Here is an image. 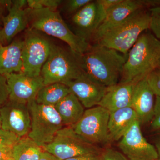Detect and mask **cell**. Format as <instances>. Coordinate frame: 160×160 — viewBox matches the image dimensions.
Wrapping results in <instances>:
<instances>
[{
	"instance_id": "cell-1",
	"label": "cell",
	"mask_w": 160,
	"mask_h": 160,
	"mask_svg": "<svg viewBox=\"0 0 160 160\" xmlns=\"http://www.w3.org/2000/svg\"><path fill=\"white\" fill-rule=\"evenodd\" d=\"M126 58L119 52L96 43L80 55L85 73L106 87L119 82Z\"/></svg>"
},
{
	"instance_id": "cell-2",
	"label": "cell",
	"mask_w": 160,
	"mask_h": 160,
	"mask_svg": "<svg viewBox=\"0 0 160 160\" xmlns=\"http://www.w3.org/2000/svg\"><path fill=\"white\" fill-rule=\"evenodd\" d=\"M160 59V40L150 32L142 33L128 52L119 83L135 84L147 78Z\"/></svg>"
},
{
	"instance_id": "cell-3",
	"label": "cell",
	"mask_w": 160,
	"mask_h": 160,
	"mask_svg": "<svg viewBox=\"0 0 160 160\" xmlns=\"http://www.w3.org/2000/svg\"><path fill=\"white\" fill-rule=\"evenodd\" d=\"M149 10L139 9L96 39V44L114 49L127 57L140 35L149 29Z\"/></svg>"
},
{
	"instance_id": "cell-4",
	"label": "cell",
	"mask_w": 160,
	"mask_h": 160,
	"mask_svg": "<svg viewBox=\"0 0 160 160\" xmlns=\"http://www.w3.org/2000/svg\"><path fill=\"white\" fill-rule=\"evenodd\" d=\"M30 28L59 39L69 45L78 54L86 52L89 43L78 36L69 29L58 12L48 9H32L30 16Z\"/></svg>"
},
{
	"instance_id": "cell-5",
	"label": "cell",
	"mask_w": 160,
	"mask_h": 160,
	"mask_svg": "<svg viewBox=\"0 0 160 160\" xmlns=\"http://www.w3.org/2000/svg\"><path fill=\"white\" fill-rule=\"evenodd\" d=\"M80 55L52 44L48 59L42 68L41 76L44 86L60 83L66 85L85 73Z\"/></svg>"
},
{
	"instance_id": "cell-6",
	"label": "cell",
	"mask_w": 160,
	"mask_h": 160,
	"mask_svg": "<svg viewBox=\"0 0 160 160\" xmlns=\"http://www.w3.org/2000/svg\"><path fill=\"white\" fill-rule=\"evenodd\" d=\"M27 106L31 117L28 136L42 148L51 142L64 125L55 106L38 104L35 100Z\"/></svg>"
},
{
	"instance_id": "cell-7",
	"label": "cell",
	"mask_w": 160,
	"mask_h": 160,
	"mask_svg": "<svg viewBox=\"0 0 160 160\" xmlns=\"http://www.w3.org/2000/svg\"><path fill=\"white\" fill-rule=\"evenodd\" d=\"M42 149L60 160L84 154H101L103 150L81 137L71 126L63 127L51 142L44 146Z\"/></svg>"
},
{
	"instance_id": "cell-8",
	"label": "cell",
	"mask_w": 160,
	"mask_h": 160,
	"mask_svg": "<svg viewBox=\"0 0 160 160\" xmlns=\"http://www.w3.org/2000/svg\"><path fill=\"white\" fill-rule=\"evenodd\" d=\"M23 41L22 72L33 77L40 76L50 54L52 43L40 32L30 28L26 30Z\"/></svg>"
},
{
	"instance_id": "cell-9",
	"label": "cell",
	"mask_w": 160,
	"mask_h": 160,
	"mask_svg": "<svg viewBox=\"0 0 160 160\" xmlns=\"http://www.w3.org/2000/svg\"><path fill=\"white\" fill-rule=\"evenodd\" d=\"M110 112L99 106L85 110L81 119L72 126L75 131L89 142L98 146L110 142L108 122Z\"/></svg>"
},
{
	"instance_id": "cell-10",
	"label": "cell",
	"mask_w": 160,
	"mask_h": 160,
	"mask_svg": "<svg viewBox=\"0 0 160 160\" xmlns=\"http://www.w3.org/2000/svg\"><path fill=\"white\" fill-rule=\"evenodd\" d=\"M136 121L120 140L118 146L128 160H158L155 147L148 142Z\"/></svg>"
},
{
	"instance_id": "cell-11",
	"label": "cell",
	"mask_w": 160,
	"mask_h": 160,
	"mask_svg": "<svg viewBox=\"0 0 160 160\" xmlns=\"http://www.w3.org/2000/svg\"><path fill=\"white\" fill-rule=\"evenodd\" d=\"M27 5V1H9L6 6L9 12L3 17V27L0 29V42L3 46L10 43L13 38L26 29L29 24L32 10Z\"/></svg>"
},
{
	"instance_id": "cell-12",
	"label": "cell",
	"mask_w": 160,
	"mask_h": 160,
	"mask_svg": "<svg viewBox=\"0 0 160 160\" xmlns=\"http://www.w3.org/2000/svg\"><path fill=\"white\" fill-rule=\"evenodd\" d=\"M2 129L20 138L28 135L31 128V117L27 104L8 100L0 108Z\"/></svg>"
},
{
	"instance_id": "cell-13",
	"label": "cell",
	"mask_w": 160,
	"mask_h": 160,
	"mask_svg": "<svg viewBox=\"0 0 160 160\" xmlns=\"http://www.w3.org/2000/svg\"><path fill=\"white\" fill-rule=\"evenodd\" d=\"M106 15V11L97 0L92 1L72 16V22L75 34L89 43Z\"/></svg>"
},
{
	"instance_id": "cell-14",
	"label": "cell",
	"mask_w": 160,
	"mask_h": 160,
	"mask_svg": "<svg viewBox=\"0 0 160 160\" xmlns=\"http://www.w3.org/2000/svg\"><path fill=\"white\" fill-rule=\"evenodd\" d=\"M159 6L160 1L158 0H122L117 6L106 12V17L93 36L94 40L122 22L136 11Z\"/></svg>"
},
{
	"instance_id": "cell-15",
	"label": "cell",
	"mask_w": 160,
	"mask_h": 160,
	"mask_svg": "<svg viewBox=\"0 0 160 160\" xmlns=\"http://www.w3.org/2000/svg\"><path fill=\"white\" fill-rule=\"evenodd\" d=\"M9 90V100L27 104L35 100L40 89L44 86L41 76L33 77L17 72L5 76Z\"/></svg>"
},
{
	"instance_id": "cell-16",
	"label": "cell",
	"mask_w": 160,
	"mask_h": 160,
	"mask_svg": "<svg viewBox=\"0 0 160 160\" xmlns=\"http://www.w3.org/2000/svg\"><path fill=\"white\" fill-rule=\"evenodd\" d=\"M70 92L87 109L98 106L107 88L84 73L76 79L66 84Z\"/></svg>"
},
{
	"instance_id": "cell-17",
	"label": "cell",
	"mask_w": 160,
	"mask_h": 160,
	"mask_svg": "<svg viewBox=\"0 0 160 160\" xmlns=\"http://www.w3.org/2000/svg\"><path fill=\"white\" fill-rule=\"evenodd\" d=\"M154 96L146 78L135 84L131 107L136 112L141 125L150 123L152 120L155 101Z\"/></svg>"
},
{
	"instance_id": "cell-18",
	"label": "cell",
	"mask_w": 160,
	"mask_h": 160,
	"mask_svg": "<svg viewBox=\"0 0 160 160\" xmlns=\"http://www.w3.org/2000/svg\"><path fill=\"white\" fill-rule=\"evenodd\" d=\"M135 84L118 83L114 86L107 87L106 93L98 106L107 109L110 113L118 109L131 107Z\"/></svg>"
},
{
	"instance_id": "cell-19",
	"label": "cell",
	"mask_w": 160,
	"mask_h": 160,
	"mask_svg": "<svg viewBox=\"0 0 160 160\" xmlns=\"http://www.w3.org/2000/svg\"><path fill=\"white\" fill-rule=\"evenodd\" d=\"M137 121V114L131 107L118 109L110 113L108 122L110 142L120 140Z\"/></svg>"
},
{
	"instance_id": "cell-20",
	"label": "cell",
	"mask_w": 160,
	"mask_h": 160,
	"mask_svg": "<svg viewBox=\"0 0 160 160\" xmlns=\"http://www.w3.org/2000/svg\"><path fill=\"white\" fill-rule=\"evenodd\" d=\"M23 41L16 40L0 47V74L4 76L22 72Z\"/></svg>"
},
{
	"instance_id": "cell-21",
	"label": "cell",
	"mask_w": 160,
	"mask_h": 160,
	"mask_svg": "<svg viewBox=\"0 0 160 160\" xmlns=\"http://www.w3.org/2000/svg\"><path fill=\"white\" fill-rule=\"evenodd\" d=\"M64 126H73L82 118L85 107L73 93L70 92L55 106Z\"/></svg>"
},
{
	"instance_id": "cell-22",
	"label": "cell",
	"mask_w": 160,
	"mask_h": 160,
	"mask_svg": "<svg viewBox=\"0 0 160 160\" xmlns=\"http://www.w3.org/2000/svg\"><path fill=\"white\" fill-rule=\"evenodd\" d=\"M70 93L66 85L53 83L43 86L38 92L35 101L38 104L55 106Z\"/></svg>"
},
{
	"instance_id": "cell-23",
	"label": "cell",
	"mask_w": 160,
	"mask_h": 160,
	"mask_svg": "<svg viewBox=\"0 0 160 160\" xmlns=\"http://www.w3.org/2000/svg\"><path fill=\"white\" fill-rule=\"evenodd\" d=\"M44 151L33 140L28 136L21 138L12 148L13 160H39Z\"/></svg>"
},
{
	"instance_id": "cell-24",
	"label": "cell",
	"mask_w": 160,
	"mask_h": 160,
	"mask_svg": "<svg viewBox=\"0 0 160 160\" xmlns=\"http://www.w3.org/2000/svg\"><path fill=\"white\" fill-rule=\"evenodd\" d=\"M150 22L149 28L153 35L160 41V6L149 9Z\"/></svg>"
},
{
	"instance_id": "cell-25",
	"label": "cell",
	"mask_w": 160,
	"mask_h": 160,
	"mask_svg": "<svg viewBox=\"0 0 160 160\" xmlns=\"http://www.w3.org/2000/svg\"><path fill=\"white\" fill-rule=\"evenodd\" d=\"M62 2L61 0H27V5L32 9H48L55 11Z\"/></svg>"
},
{
	"instance_id": "cell-26",
	"label": "cell",
	"mask_w": 160,
	"mask_h": 160,
	"mask_svg": "<svg viewBox=\"0 0 160 160\" xmlns=\"http://www.w3.org/2000/svg\"><path fill=\"white\" fill-rule=\"evenodd\" d=\"M21 138L8 130L0 129V148L13 147Z\"/></svg>"
},
{
	"instance_id": "cell-27",
	"label": "cell",
	"mask_w": 160,
	"mask_h": 160,
	"mask_svg": "<svg viewBox=\"0 0 160 160\" xmlns=\"http://www.w3.org/2000/svg\"><path fill=\"white\" fill-rule=\"evenodd\" d=\"M146 78L155 95L160 97V68L158 67L154 69Z\"/></svg>"
},
{
	"instance_id": "cell-28",
	"label": "cell",
	"mask_w": 160,
	"mask_h": 160,
	"mask_svg": "<svg viewBox=\"0 0 160 160\" xmlns=\"http://www.w3.org/2000/svg\"><path fill=\"white\" fill-rule=\"evenodd\" d=\"M92 1V0H68L65 4V9L67 13L73 15Z\"/></svg>"
},
{
	"instance_id": "cell-29",
	"label": "cell",
	"mask_w": 160,
	"mask_h": 160,
	"mask_svg": "<svg viewBox=\"0 0 160 160\" xmlns=\"http://www.w3.org/2000/svg\"><path fill=\"white\" fill-rule=\"evenodd\" d=\"M152 131L156 132H160V97L156 96L155 101L154 114L150 122Z\"/></svg>"
},
{
	"instance_id": "cell-30",
	"label": "cell",
	"mask_w": 160,
	"mask_h": 160,
	"mask_svg": "<svg viewBox=\"0 0 160 160\" xmlns=\"http://www.w3.org/2000/svg\"><path fill=\"white\" fill-rule=\"evenodd\" d=\"M100 160H128L122 152L112 148L103 149Z\"/></svg>"
},
{
	"instance_id": "cell-31",
	"label": "cell",
	"mask_w": 160,
	"mask_h": 160,
	"mask_svg": "<svg viewBox=\"0 0 160 160\" xmlns=\"http://www.w3.org/2000/svg\"><path fill=\"white\" fill-rule=\"evenodd\" d=\"M9 90L7 79L0 74V108L9 100Z\"/></svg>"
},
{
	"instance_id": "cell-32",
	"label": "cell",
	"mask_w": 160,
	"mask_h": 160,
	"mask_svg": "<svg viewBox=\"0 0 160 160\" xmlns=\"http://www.w3.org/2000/svg\"><path fill=\"white\" fill-rule=\"evenodd\" d=\"M98 2L106 12L117 6L122 0H97Z\"/></svg>"
},
{
	"instance_id": "cell-33",
	"label": "cell",
	"mask_w": 160,
	"mask_h": 160,
	"mask_svg": "<svg viewBox=\"0 0 160 160\" xmlns=\"http://www.w3.org/2000/svg\"><path fill=\"white\" fill-rule=\"evenodd\" d=\"M12 148L6 147L0 148V160H11L12 158Z\"/></svg>"
},
{
	"instance_id": "cell-34",
	"label": "cell",
	"mask_w": 160,
	"mask_h": 160,
	"mask_svg": "<svg viewBox=\"0 0 160 160\" xmlns=\"http://www.w3.org/2000/svg\"><path fill=\"white\" fill-rule=\"evenodd\" d=\"M101 154H87L78 156L66 160H100Z\"/></svg>"
},
{
	"instance_id": "cell-35",
	"label": "cell",
	"mask_w": 160,
	"mask_h": 160,
	"mask_svg": "<svg viewBox=\"0 0 160 160\" xmlns=\"http://www.w3.org/2000/svg\"><path fill=\"white\" fill-rule=\"evenodd\" d=\"M39 160H60L58 158L56 157L53 155L47 152L43 151L41 155V158Z\"/></svg>"
},
{
	"instance_id": "cell-36",
	"label": "cell",
	"mask_w": 160,
	"mask_h": 160,
	"mask_svg": "<svg viewBox=\"0 0 160 160\" xmlns=\"http://www.w3.org/2000/svg\"><path fill=\"white\" fill-rule=\"evenodd\" d=\"M154 146L158 155V160H160V132H157L154 139Z\"/></svg>"
},
{
	"instance_id": "cell-37",
	"label": "cell",
	"mask_w": 160,
	"mask_h": 160,
	"mask_svg": "<svg viewBox=\"0 0 160 160\" xmlns=\"http://www.w3.org/2000/svg\"><path fill=\"white\" fill-rule=\"evenodd\" d=\"M7 1H3V0H0V23L2 22L3 16L2 15V14L3 8L4 7H6V4H7Z\"/></svg>"
},
{
	"instance_id": "cell-38",
	"label": "cell",
	"mask_w": 160,
	"mask_h": 160,
	"mask_svg": "<svg viewBox=\"0 0 160 160\" xmlns=\"http://www.w3.org/2000/svg\"><path fill=\"white\" fill-rule=\"evenodd\" d=\"M2 128V122H1V117H0V129Z\"/></svg>"
},
{
	"instance_id": "cell-39",
	"label": "cell",
	"mask_w": 160,
	"mask_h": 160,
	"mask_svg": "<svg viewBox=\"0 0 160 160\" xmlns=\"http://www.w3.org/2000/svg\"><path fill=\"white\" fill-rule=\"evenodd\" d=\"M158 67L160 68V59L159 60V62L158 66Z\"/></svg>"
},
{
	"instance_id": "cell-40",
	"label": "cell",
	"mask_w": 160,
	"mask_h": 160,
	"mask_svg": "<svg viewBox=\"0 0 160 160\" xmlns=\"http://www.w3.org/2000/svg\"><path fill=\"white\" fill-rule=\"evenodd\" d=\"M3 46V45H2V43H1V42H0V47H1V46Z\"/></svg>"
},
{
	"instance_id": "cell-41",
	"label": "cell",
	"mask_w": 160,
	"mask_h": 160,
	"mask_svg": "<svg viewBox=\"0 0 160 160\" xmlns=\"http://www.w3.org/2000/svg\"><path fill=\"white\" fill-rule=\"evenodd\" d=\"M13 160V159H12V160Z\"/></svg>"
}]
</instances>
